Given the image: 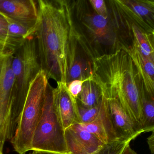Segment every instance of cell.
I'll list each match as a JSON object with an SVG mask.
<instances>
[{"mask_svg": "<svg viewBox=\"0 0 154 154\" xmlns=\"http://www.w3.org/2000/svg\"><path fill=\"white\" fill-rule=\"evenodd\" d=\"M89 2H73L70 4V8L74 29L81 45L94 60L108 54L107 50L111 49V47L116 51L118 40L109 17L98 15Z\"/></svg>", "mask_w": 154, "mask_h": 154, "instance_id": "obj_3", "label": "cell"}, {"mask_svg": "<svg viewBox=\"0 0 154 154\" xmlns=\"http://www.w3.org/2000/svg\"><path fill=\"white\" fill-rule=\"evenodd\" d=\"M74 125L79 128L93 134L103 144L119 138H117L111 120L107 100L103 95L102 107L98 118L89 123H80Z\"/></svg>", "mask_w": 154, "mask_h": 154, "instance_id": "obj_15", "label": "cell"}, {"mask_svg": "<svg viewBox=\"0 0 154 154\" xmlns=\"http://www.w3.org/2000/svg\"><path fill=\"white\" fill-rule=\"evenodd\" d=\"M154 99L147 95L145 91L142 97L141 128L144 132L154 131Z\"/></svg>", "mask_w": 154, "mask_h": 154, "instance_id": "obj_19", "label": "cell"}, {"mask_svg": "<svg viewBox=\"0 0 154 154\" xmlns=\"http://www.w3.org/2000/svg\"><path fill=\"white\" fill-rule=\"evenodd\" d=\"M102 103L103 97L100 103L94 107L85 108L77 104L81 123H89L95 120L100 115L102 107Z\"/></svg>", "mask_w": 154, "mask_h": 154, "instance_id": "obj_21", "label": "cell"}, {"mask_svg": "<svg viewBox=\"0 0 154 154\" xmlns=\"http://www.w3.org/2000/svg\"><path fill=\"white\" fill-rule=\"evenodd\" d=\"M102 97L100 89L91 77L83 84L77 98V104L85 108L94 107L100 103Z\"/></svg>", "mask_w": 154, "mask_h": 154, "instance_id": "obj_16", "label": "cell"}, {"mask_svg": "<svg viewBox=\"0 0 154 154\" xmlns=\"http://www.w3.org/2000/svg\"><path fill=\"white\" fill-rule=\"evenodd\" d=\"M151 132L152 133L150 136L147 139V141L150 152L151 154H153L154 153V131Z\"/></svg>", "mask_w": 154, "mask_h": 154, "instance_id": "obj_24", "label": "cell"}, {"mask_svg": "<svg viewBox=\"0 0 154 154\" xmlns=\"http://www.w3.org/2000/svg\"><path fill=\"white\" fill-rule=\"evenodd\" d=\"M11 21V19L0 12V44L14 52L23 42L15 39L9 33Z\"/></svg>", "mask_w": 154, "mask_h": 154, "instance_id": "obj_18", "label": "cell"}, {"mask_svg": "<svg viewBox=\"0 0 154 154\" xmlns=\"http://www.w3.org/2000/svg\"><path fill=\"white\" fill-rule=\"evenodd\" d=\"M12 51L8 50L5 46L0 44V61L4 58L5 56L8 54L10 53H11Z\"/></svg>", "mask_w": 154, "mask_h": 154, "instance_id": "obj_25", "label": "cell"}, {"mask_svg": "<svg viewBox=\"0 0 154 154\" xmlns=\"http://www.w3.org/2000/svg\"><path fill=\"white\" fill-rule=\"evenodd\" d=\"M106 99L111 120L117 138L128 137L144 132L118 99Z\"/></svg>", "mask_w": 154, "mask_h": 154, "instance_id": "obj_12", "label": "cell"}, {"mask_svg": "<svg viewBox=\"0 0 154 154\" xmlns=\"http://www.w3.org/2000/svg\"><path fill=\"white\" fill-rule=\"evenodd\" d=\"M140 135L138 134L128 137L116 139L115 140L103 144L91 154H122L130 142Z\"/></svg>", "mask_w": 154, "mask_h": 154, "instance_id": "obj_20", "label": "cell"}, {"mask_svg": "<svg viewBox=\"0 0 154 154\" xmlns=\"http://www.w3.org/2000/svg\"><path fill=\"white\" fill-rule=\"evenodd\" d=\"M68 154H91L103 145L93 134L73 125L64 131Z\"/></svg>", "mask_w": 154, "mask_h": 154, "instance_id": "obj_13", "label": "cell"}, {"mask_svg": "<svg viewBox=\"0 0 154 154\" xmlns=\"http://www.w3.org/2000/svg\"><path fill=\"white\" fill-rule=\"evenodd\" d=\"M87 80H74L67 84V89L68 93L72 99L75 101H77L78 95L82 91L83 84Z\"/></svg>", "mask_w": 154, "mask_h": 154, "instance_id": "obj_22", "label": "cell"}, {"mask_svg": "<svg viewBox=\"0 0 154 154\" xmlns=\"http://www.w3.org/2000/svg\"><path fill=\"white\" fill-rule=\"evenodd\" d=\"M132 34V42L135 43L140 53L146 57L154 60L153 40L154 35L147 34L132 23L131 26Z\"/></svg>", "mask_w": 154, "mask_h": 154, "instance_id": "obj_17", "label": "cell"}, {"mask_svg": "<svg viewBox=\"0 0 154 154\" xmlns=\"http://www.w3.org/2000/svg\"><path fill=\"white\" fill-rule=\"evenodd\" d=\"M121 48L131 57L145 92L154 99V60L143 55L133 42L128 47L122 46Z\"/></svg>", "mask_w": 154, "mask_h": 154, "instance_id": "obj_14", "label": "cell"}, {"mask_svg": "<svg viewBox=\"0 0 154 154\" xmlns=\"http://www.w3.org/2000/svg\"><path fill=\"white\" fill-rule=\"evenodd\" d=\"M122 154H138L136 151H134L133 149L130 146V145H128L125 149V150L123 151Z\"/></svg>", "mask_w": 154, "mask_h": 154, "instance_id": "obj_26", "label": "cell"}, {"mask_svg": "<svg viewBox=\"0 0 154 154\" xmlns=\"http://www.w3.org/2000/svg\"><path fill=\"white\" fill-rule=\"evenodd\" d=\"M93 61L72 26L67 50L66 84L74 80H86L91 77Z\"/></svg>", "mask_w": 154, "mask_h": 154, "instance_id": "obj_8", "label": "cell"}, {"mask_svg": "<svg viewBox=\"0 0 154 154\" xmlns=\"http://www.w3.org/2000/svg\"><path fill=\"white\" fill-rule=\"evenodd\" d=\"M34 152L35 154H53L52 153H47V152H38V151H34Z\"/></svg>", "mask_w": 154, "mask_h": 154, "instance_id": "obj_27", "label": "cell"}, {"mask_svg": "<svg viewBox=\"0 0 154 154\" xmlns=\"http://www.w3.org/2000/svg\"><path fill=\"white\" fill-rule=\"evenodd\" d=\"M92 8L98 15L108 17V11L105 1L103 0H90Z\"/></svg>", "mask_w": 154, "mask_h": 154, "instance_id": "obj_23", "label": "cell"}, {"mask_svg": "<svg viewBox=\"0 0 154 154\" xmlns=\"http://www.w3.org/2000/svg\"><path fill=\"white\" fill-rule=\"evenodd\" d=\"M11 69L14 77L15 103L20 113L31 83L41 69L35 35L28 38L13 53Z\"/></svg>", "mask_w": 154, "mask_h": 154, "instance_id": "obj_6", "label": "cell"}, {"mask_svg": "<svg viewBox=\"0 0 154 154\" xmlns=\"http://www.w3.org/2000/svg\"><path fill=\"white\" fill-rule=\"evenodd\" d=\"M115 2L124 14L132 18L136 26L145 33L154 35V2L119 0Z\"/></svg>", "mask_w": 154, "mask_h": 154, "instance_id": "obj_10", "label": "cell"}, {"mask_svg": "<svg viewBox=\"0 0 154 154\" xmlns=\"http://www.w3.org/2000/svg\"><path fill=\"white\" fill-rule=\"evenodd\" d=\"M53 94L57 115L64 130L81 123L77 101L69 94L66 83H57V87L53 88Z\"/></svg>", "mask_w": 154, "mask_h": 154, "instance_id": "obj_11", "label": "cell"}, {"mask_svg": "<svg viewBox=\"0 0 154 154\" xmlns=\"http://www.w3.org/2000/svg\"><path fill=\"white\" fill-rule=\"evenodd\" d=\"M28 154H35V152H34V151H33V152H32V153H30Z\"/></svg>", "mask_w": 154, "mask_h": 154, "instance_id": "obj_29", "label": "cell"}, {"mask_svg": "<svg viewBox=\"0 0 154 154\" xmlns=\"http://www.w3.org/2000/svg\"><path fill=\"white\" fill-rule=\"evenodd\" d=\"M92 64L91 79L99 86L102 95L118 99L141 128L145 90L127 51L121 48L95 58Z\"/></svg>", "mask_w": 154, "mask_h": 154, "instance_id": "obj_2", "label": "cell"}, {"mask_svg": "<svg viewBox=\"0 0 154 154\" xmlns=\"http://www.w3.org/2000/svg\"><path fill=\"white\" fill-rule=\"evenodd\" d=\"M0 154H3V150L2 149L1 146H0Z\"/></svg>", "mask_w": 154, "mask_h": 154, "instance_id": "obj_28", "label": "cell"}, {"mask_svg": "<svg viewBox=\"0 0 154 154\" xmlns=\"http://www.w3.org/2000/svg\"><path fill=\"white\" fill-rule=\"evenodd\" d=\"M13 53L0 61V146L2 150L6 142L11 141L14 136L21 114L16 106L13 94Z\"/></svg>", "mask_w": 154, "mask_h": 154, "instance_id": "obj_7", "label": "cell"}, {"mask_svg": "<svg viewBox=\"0 0 154 154\" xmlns=\"http://www.w3.org/2000/svg\"><path fill=\"white\" fill-rule=\"evenodd\" d=\"M0 12L13 21L35 31L38 20L37 2L0 0Z\"/></svg>", "mask_w": 154, "mask_h": 154, "instance_id": "obj_9", "label": "cell"}, {"mask_svg": "<svg viewBox=\"0 0 154 154\" xmlns=\"http://www.w3.org/2000/svg\"><path fill=\"white\" fill-rule=\"evenodd\" d=\"M48 84L45 73L41 70L30 85L15 134L10 141L18 154L31 150L33 135L42 114Z\"/></svg>", "mask_w": 154, "mask_h": 154, "instance_id": "obj_4", "label": "cell"}, {"mask_svg": "<svg viewBox=\"0 0 154 154\" xmlns=\"http://www.w3.org/2000/svg\"><path fill=\"white\" fill-rule=\"evenodd\" d=\"M35 33L41 69L48 79L66 83L67 54L72 29L69 1L38 0Z\"/></svg>", "mask_w": 154, "mask_h": 154, "instance_id": "obj_1", "label": "cell"}, {"mask_svg": "<svg viewBox=\"0 0 154 154\" xmlns=\"http://www.w3.org/2000/svg\"><path fill=\"white\" fill-rule=\"evenodd\" d=\"M53 90L48 83L42 114L33 135L31 150L53 154H68L64 130L54 103Z\"/></svg>", "mask_w": 154, "mask_h": 154, "instance_id": "obj_5", "label": "cell"}]
</instances>
